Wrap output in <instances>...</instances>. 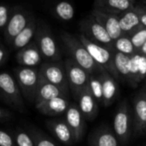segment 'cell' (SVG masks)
<instances>
[{
  "label": "cell",
  "mask_w": 146,
  "mask_h": 146,
  "mask_svg": "<svg viewBox=\"0 0 146 146\" xmlns=\"http://www.w3.org/2000/svg\"><path fill=\"white\" fill-rule=\"evenodd\" d=\"M62 38L64 43L66 44L70 51L71 55L73 56V60L83 70H85L89 75L99 71L102 72L104 71V69L94 61V59L92 58V56L83 45H80L79 42L75 41L68 35H64Z\"/></svg>",
  "instance_id": "cell-1"
},
{
  "label": "cell",
  "mask_w": 146,
  "mask_h": 146,
  "mask_svg": "<svg viewBox=\"0 0 146 146\" xmlns=\"http://www.w3.org/2000/svg\"><path fill=\"white\" fill-rule=\"evenodd\" d=\"M68 83L74 97L79 96L89 86L90 75L78 65L72 59H67L64 63Z\"/></svg>",
  "instance_id": "cell-2"
},
{
  "label": "cell",
  "mask_w": 146,
  "mask_h": 146,
  "mask_svg": "<svg viewBox=\"0 0 146 146\" xmlns=\"http://www.w3.org/2000/svg\"><path fill=\"white\" fill-rule=\"evenodd\" d=\"M38 72L44 80L59 88L64 96H68L69 86L63 64L57 61L44 63L41 65Z\"/></svg>",
  "instance_id": "cell-3"
},
{
  "label": "cell",
  "mask_w": 146,
  "mask_h": 146,
  "mask_svg": "<svg viewBox=\"0 0 146 146\" xmlns=\"http://www.w3.org/2000/svg\"><path fill=\"white\" fill-rule=\"evenodd\" d=\"M18 87L23 96L30 101H35L37 88L39 82V72L33 67H21L15 71Z\"/></svg>",
  "instance_id": "cell-4"
},
{
  "label": "cell",
  "mask_w": 146,
  "mask_h": 146,
  "mask_svg": "<svg viewBox=\"0 0 146 146\" xmlns=\"http://www.w3.org/2000/svg\"><path fill=\"white\" fill-rule=\"evenodd\" d=\"M81 40L83 42V46L86 47L94 61L110 75H113L115 77H116L118 73L115 70L114 61H111L110 52L107 49L87 40L84 36H81Z\"/></svg>",
  "instance_id": "cell-5"
},
{
  "label": "cell",
  "mask_w": 146,
  "mask_h": 146,
  "mask_svg": "<svg viewBox=\"0 0 146 146\" xmlns=\"http://www.w3.org/2000/svg\"><path fill=\"white\" fill-rule=\"evenodd\" d=\"M0 97L16 108H21L23 107L18 84L7 72L0 73Z\"/></svg>",
  "instance_id": "cell-6"
},
{
  "label": "cell",
  "mask_w": 146,
  "mask_h": 146,
  "mask_svg": "<svg viewBox=\"0 0 146 146\" xmlns=\"http://www.w3.org/2000/svg\"><path fill=\"white\" fill-rule=\"evenodd\" d=\"M65 122L71 130L74 141H80L84 134L85 120L79 107L75 105L68 106L66 111Z\"/></svg>",
  "instance_id": "cell-7"
},
{
  "label": "cell",
  "mask_w": 146,
  "mask_h": 146,
  "mask_svg": "<svg viewBox=\"0 0 146 146\" xmlns=\"http://www.w3.org/2000/svg\"><path fill=\"white\" fill-rule=\"evenodd\" d=\"M114 131L116 138L121 143L127 140L130 134V114L126 104L121 105L115 115Z\"/></svg>",
  "instance_id": "cell-8"
},
{
  "label": "cell",
  "mask_w": 146,
  "mask_h": 146,
  "mask_svg": "<svg viewBox=\"0 0 146 146\" xmlns=\"http://www.w3.org/2000/svg\"><path fill=\"white\" fill-rule=\"evenodd\" d=\"M37 41L40 53L45 58L52 61L60 59V53L57 45L53 37L47 31H38Z\"/></svg>",
  "instance_id": "cell-9"
},
{
  "label": "cell",
  "mask_w": 146,
  "mask_h": 146,
  "mask_svg": "<svg viewBox=\"0 0 146 146\" xmlns=\"http://www.w3.org/2000/svg\"><path fill=\"white\" fill-rule=\"evenodd\" d=\"M56 97H66L59 88L44 80L39 75V82L35 96V105Z\"/></svg>",
  "instance_id": "cell-10"
},
{
  "label": "cell",
  "mask_w": 146,
  "mask_h": 146,
  "mask_svg": "<svg viewBox=\"0 0 146 146\" xmlns=\"http://www.w3.org/2000/svg\"><path fill=\"white\" fill-rule=\"evenodd\" d=\"M79 102V109L84 118L93 120L98 114V102L92 95L89 86L77 98Z\"/></svg>",
  "instance_id": "cell-11"
},
{
  "label": "cell",
  "mask_w": 146,
  "mask_h": 146,
  "mask_svg": "<svg viewBox=\"0 0 146 146\" xmlns=\"http://www.w3.org/2000/svg\"><path fill=\"white\" fill-rule=\"evenodd\" d=\"M16 59L21 65L25 67H34L40 63L41 53L37 45H27L18 52Z\"/></svg>",
  "instance_id": "cell-12"
},
{
  "label": "cell",
  "mask_w": 146,
  "mask_h": 146,
  "mask_svg": "<svg viewBox=\"0 0 146 146\" xmlns=\"http://www.w3.org/2000/svg\"><path fill=\"white\" fill-rule=\"evenodd\" d=\"M68 108V102L65 97H56L36 105V108L42 114L55 116L66 113Z\"/></svg>",
  "instance_id": "cell-13"
},
{
  "label": "cell",
  "mask_w": 146,
  "mask_h": 146,
  "mask_svg": "<svg viewBox=\"0 0 146 146\" xmlns=\"http://www.w3.org/2000/svg\"><path fill=\"white\" fill-rule=\"evenodd\" d=\"M102 83L103 89V103L105 106H110L115 99L117 95V84L113 77L107 72L103 71L99 76Z\"/></svg>",
  "instance_id": "cell-14"
},
{
  "label": "cell",
  "mask_w": 146,
  "mask_h": 146,
  "mask_svg": "<svg viewBox=\"0 0 146 146\" xmlns=\"http://www.w3.org/2000/svg\"><path fill=\"white\" fill-rule=\"evenodd\" d=\"M27 25V20L26 15L21 12L15 13L9 20L7 28L5 30V36L9 41L14 40V38L20 34Z\"/></svg>",
  "instance_id": "cell-15"
},
{
  "label": "cell",
  "mask_w": 146,
  "mask_h": 146,
  "mask_svg": "<svg viewBox=\"0 0 146 146\" xmlns=\"http://www.w3.org/2000/svg\"><path fill=\"white\" fill-rule=\"evenodd\" d=\"M48 126L56 135V137L65 145H71L74 142V138L67 123L63 120H51L48 122Z\"/></svg>",
  "instance_id": "cell-16"
},
{
  "label": "cell",
  "mask_w": 146,
  "mask_h": 146,
  "mask_svg": "<svg viewBox=\"0 0 146 146\" xmlns=\"http://www.w3.org/2000/svg\"><path fill=\"white\" fill-rule=\"evenodd\" d=\"M134 116L136 131L140 133L146 130V97L139 96L134 102Z\"/></svg>",
  "instance_id": "cell-17"
},
{
  "label": "cell",
  "mask_w": 146,
  "mask_h": 146,
  "mask_svg": "<svg viewBox=\"0 0 146 146\" xmlns=\"http://www.w3.org/2000/svg\"><path fill=\"white\" fill-rule=\"evenodd\" d=\"M34 34H35V24L33 22H30L12 40L14 47L16 49L24 48L25 46H27L29 44V42L31 41V40L33 37Z\"/></svg>",
  "instance_id": "cell-18"
},
{
  "label": "cell",
  "mask_w": 146,
  "mask_h": 146,
  "mask_svg": "<svg viewBox=\"0 0 146 146\" xmlns=\"http://www.w3.org/2000/svg\"><path fill=\"white\" fill-rule=\"evenodd\" d=\"M114 64L118 74L129 77L131 68V58L122 52H117L114 59Z\"/></svg>",
  "instance_id": "cell-19"
},
{
  "label": "cell",
  "mask_w": 146,
  "mask_h": 146,
  "mask_svg": "<svg viewBox=\"0 0 146 146\" xmlns=\"http://www.w3.org/2000/svg\"><path fill=\"white\" fill-rule=\"evenodd\" d=\"M92 146H118L117 138L110 131H103L93 138Z\"/></svg>",
  "instance_id": "cell-20"
},
{
  "label": "cell",
  "mask_w": 146,
  "mask_h": 146,
  "mask_svg": "<svg viewBox=\"0 0 146 146\" xmlns=\"http://www.w3.org/2000/svg\"><path fill=\"white\" fill-rule=\"evenodd\" d=\"M89 89L97 101V102H103V89H102V83L99 77H95L91 75L89 77Z\"/></svg>",
  "instance_id": "cell-21"
},
{
  "label": "cell",
  "mask_w": 146,
  "mask_h": 146,
  "mask_svg": "<svg viewBox=\"0 0 146 146\" xmlns=\"http://www.w3.org/2000/svg\"><path fill=\"white\" fill-rule=\"evenodd\" d=\"M56 13L61 19L68 21L73 18L74 11L73 6L68 2L62 1L56 6Z\"/></svg>",
  "instance_id": "cell-22"
},
{
  "label": "cell",
  "mask_w": 146,
  "mask_h": 146,
  "mask_svg": "<svg viewBox=\"0 0 146 146\" xmlns=\"http://www.w3.org/2000/svg\"><path fill=\"white\" fill-rule=\"evenodd\" d=\"M91 30H92V35L94 36V38L102 43H105V44L110 43L112 40L110 37L106 29L103 26H101L98 23L93 24L91 28Z\"/></svg>",
  "instance_id": "cell-23"
},
{
  "label": "cell",
  "mask_w": 146,
  "mask_h": 146,
  "mask_svg": "<svg viewBox=\"0 0 146 146\" xmlns=\"http://www.w3.org/2000/svg\"><path fill=\"white\" fill-rule=\"evenodd\" d=\"M139 22V17L134 13H127L119 22L121 30H124V31H128V30L132 29Z\"/></svg>",
  "instance_id": "cell-24"
},
{
  "label": "cell",
  "mask_w": 146,
  "mask_h": 146,
  "mask_svg": "<svg viewBox=\"0 0 146 146\" xmlns=\"http://www.w3.org/2000/svg\"><path fill=\"white\" fill-rule=\"evenodd\" d=\"M106 31L108 32L111 39H118L121 34V28L120 27L119 21L115 18H110L106 23Z\"/></svg>",
  "instance_id": "cell-25"
},
{
  "label": "cell",
  "mask_w": 146,
  "mask_h": 146,
  "mask_svg": "<svg viewBox=\"0 0 146 146\" xmlns=\"http://www.w3.org/2000/svg\"><path fill=\"white\" fill-rule=\"evenodd\" d=\"M116 48L120 52L124 54H130L133 52V45L131 40L127 38H121L116 41Z\"/></svg>",
  "instance_id": "cell-26"
},
{
  "label": "cell",
  "mask_w": 146,
  "mask_h": 146,
  "mask_svg": "<svg viewBox=\"0 0 146 146\" xmlns=\"http://www.w3.org/2000/svg\"><path fill=\"white\" fill-rule=\"evenodd\" d=\"M140 55L136 54L133 57L131 58V68H130V75L134 81H140L139 80V59Z\"/></svg>",
  "instance_id": "cell-27"
},
{
  "label": "cell",
  "mask_w": 146,
  "mask_h": 146,
  "mask_svg": "<svg viewBox=\"0 0 146 146\" xmlns=\"http://www.w3.org/2000/svg\"><path fill=\"white\" fill-rule=\"evenodd\" d=\"M15 142L17 146H35L31 137L23 132H19L16 134Z\"/></svg>",
  "instance_id": "cell-28"
},
{
  "label": "cell",
  "mask_w": 146,
  "mask_h": 146,
  "mask_svg": "<svg viewBox=\"0 0 146 146\" xmlns=\"http://www.w3.org/2000/svg\"><path fill=\"white\" fill-rule=\"evenodd\" d=\"M131 41L135 47H141L146 42V30H141L134 34Z\"/></svg>",
  "instance_id": "cell-29"
},
{
  "label": "cell",
  "mask_w": 146,
  "mask_h": 146,
  "mask_svg": "<svg viewBox=\"0 0 146 146\" xmlns=\"http://www.w3.org/2000/svg\"><path fill=\"white\" fill-rule=\"evenodd\" d=\"M0 146H14L13 139L3 131H0Z\"/></svg>",
  "instance_id": "cell-30"
},
{
  "label": "cell",
  "mask_w": 146,
  "mask_h": 146,
  "mask_svg": "<svg viewBox=\"0 0 146 146\" xmlns=\"http://www.w3.org/2000/svg\"><path fill=\"white\" fill-rule=\"evenodd\" d=\"M8 8L5 5H0V28H3L9 22Z\"/></svg>",
  "instance_id": "cell-31"
},
{
  "label": "cell",
  "mask_w": 146,
  "mask_h": 146,
  "mask_svg": "<svg viewBox=\"0 0 146 146\" xmlns=\"http://www.w3.org/2000/svg\"><path fill=\"white\" fill-rule=\"evenodd\" d=\"M34 142H35V146H56L51 140L48 139L47 138L38 135L35 136L34 138Z\"/></svg>",
  "instance_id": "cell-32"
},
{
  "label": "cell",
  "mask_w": 146,
  "mask_h": 146,
  "mask_svg": "<svg viewBox=\"0 0 146 146\" xmlns=\"http://www.w3.org/2000/svg\"><path fill=\"white\" fill-rule=\"evenodd\" d=\"M109 3L116 9H127L129 7L128 0H109Z\"/></svg>",
  "instance_id": "cell-33"
},
{
  "label": "cell",
  "mask_w": 146,
  "mask_h": 146,
  "mask_svg": "<svg viewBox=\"0 0 146 146\" xmlns=\"http://www.w3.org/2000/svg\"><path fill=\"white\" fill-rule=\"evenodd\" d=\"M139 80L143 79L146 75V57L140 55L139 59Z\"/></svg>",
  "instance_id": "cell-34"
},
{
  "label": "cell",
  "mask_w": 146,
  "mask_h": 146,
  "mask_svg": "<svg viewBox=\"0 0 146 146\" xmlns=\"http://www.w3.org/2000/svg\"><path fill=\"white\" fill-rule=\"evenodd\" d=\"M4 59H5V51L2 47H0V65L3 62Z\"/></svg>",
  "instance_id": "cell-35"
},
{
  "label": "cell",
  "mask_w": 146,
  "mask_h": 146,
  "mask_svg": "<svg viewBox=\"0 0 146 146\" xmlns=\"http://www.w3.org/2000/svg\"><path fill=\"white\" fill-rule=\"evenodd\" d=\"M142 51L145 54H146V42L142 46Z\"/></svg>",
  "instance_id": "cell-36"
},
{
  "label": "cell",
  "mask_w": 146,
  "mask_h": 146,
  "mask_svg": "<svg viewBox=\"0 0 146 146\" xmlns=\"http://www.w3.org/2000/svg\"><path fill=\"white\" fill-rule=\"evenodd\" d=\"M141 21H142V22L146 26V15H145L141 18Z\"/></svg>",
  "instance_id": "cell-37"
},
{
  "label": "cell",
  "mask_w": 146,
  "mask_h": 146,
  "mask_svg": "<svg viewBox=\"0 0 146 146\" xmlns=\"http://www.w3.org/2000/svg\"><path fill=\"white\" fill-rule=\"evenodd\" d=\"M4 116V112L0 108V119L2 118V117H3Z\"/></svg>",
  "instance_id": "cell-38"
}]
</instances>
